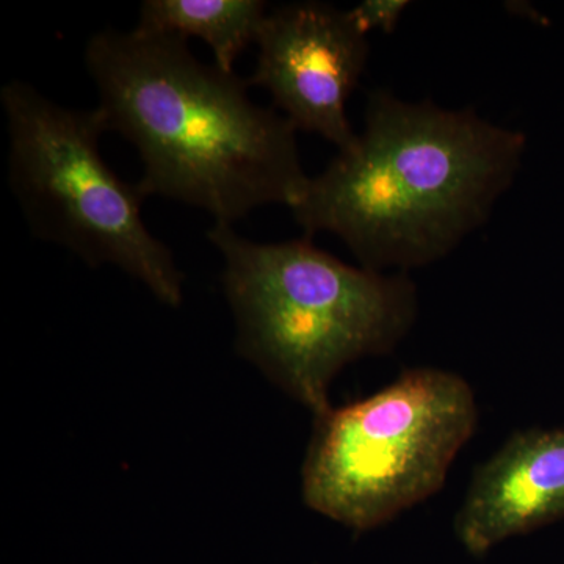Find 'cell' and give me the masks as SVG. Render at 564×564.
Wrapping results in <instances>:
<instances>
[{
  "label": "cell",
  "instance_id": "9c48e42d",
  "mask_svg": "<svg viewBox=\"0 0 564 564\" xmlns=\"http://www.w3.org/2000/svg\"><path fill=\"white\" fill-rule=\"evenodd\" d=\"M408 6L406 0H366L348 13L366 35L373 31L392 33Z\"/></svg>",
  "mask_w": 564,
  "mask_h": 564
},
{
  "label": "cell",
  "instance_id": "3957f363",
  "mask_svg": "<svg viewBox=\"0 0 564 564\" xmlns=\"http://www.w3.org/2000/svg\"><path fill=\"white\" fill-rule=\"evenodd\" d=\"M207 239L225 259L226 296L240 348L314 415L348 364L389 355L413 329L417 288L408 273L351 267L307 237L258 243L215 223Z\"/></svg>",
  "mask_w": 564,
  "mask_h": 564
},
{
  "label": "cell",
  "instance_id": "6da1fadb",
  "mask_svg": "<svg viewBox=\"0 0 564 564\" xmlns=\"http://www.w3.org/2000/svg\"><path fill=\"white\" fill-rule=\"evenodd\" d=\"M525 147L524 133L474 109L372 91L362 133L307 180L293 218L307 239L339 237L364 269L408 273L451 254L488 221Z\"/></svg>",
  "mask_w": 564,
  "mask_h": 564
},
{
  "label": "cell",
  "instance_id": "7a4b0ae2",
  "mask_svg": "<svg viewBox=\"0 0 564 564\" xmlns=\"http://www.w3.org/2000/svg\"><path fill=\"white\" fill-rule=\"evenodd\" d=\"M85 65L107 132L131 141L144 196H165L234 225L299 202L307 180L296 129L251 101L248 80L193 57L187 40L133 29L93 35Z\"/></svg>",
  "mask_w": 564,
  "mask_h": 564
},
{
  "label": "cell",
  "instance_id": "8992f818",
  "mask_svg": "<svg viewBox=\"0 0 564 564\" xmlns=\"http://www.w3.org/2000/svg\"><path fill=\"white\" fill-rule=\"evenodd\" d=\"M250 85L265 88L296 131L317 133L347 150L358 133L347 117V101L358 87L369 40L348 10L322 2L278 7L259 29Z\"/></svg>",
  "mask_w": 564,
  "mask_h": 564
},
{
  "label": "cell",
  "instance_id": "5b68a950",
  "mask_svg": "<svg viewBox=\"0 0 564 564\" xmlns=\"http://www.w3.org/2000/svg\"><path fill=\"white\" fill-rule=\"evenodd\" d=\"M0 104L9 184L33 236L90 267H120L162 303L180 306L184 276L172 250L144 225L147 196L104 161L101 111L68 109L21 80L3 85Z\"/></svg>",
  "mask_w": 564,
  "mask_h": 564
},
{
  "label": "cell",
  "instance_id": "ba28073f",
  "mask_svg": "<svg viewBox=\"0 0 564 564\" xmlns=\"http://www.w3.org/2000/svg\"><path fill=\"white\" fill-rule=\"evenodd\" d=\"M261 0H147L141 3L137 29L161 35L203 40L214 54V65L234 73L237 58L265 20Z\"/></svg>",
  "mask_w": 564,
  "mask_h": 564
},
{
  "label": "cell",
  "instance_id": "277c9868",
  "mask_svg": "<svg viewBox=\"0 0 564 564\" xmlns=\"http://www.w3.org/2000/svg\"><path fill=\"white\" fill-rule=\"evenodd\" d=\"M477 423V399L462 375L403 370L367 399L315 415L304 502L355 532L389 524L443 489Z\"/></svg>",
  "mask_w": 564,
  "mask_h": 564
},
{
  "label": "cell",
  "instance_id": "52a82bcc",
  "mask_svg": "<svg viewBox=\"0 0 564 564\" xmlns=\"http://www.w3.org/2000/svg\"><path fill=\"white\" fill-rule=\"evenodd\" d=\"M564 519V429H527L477 466L454 519L467 554Z\"/></svg>",
  "mask_w": 564,
  "mask_h": 564
}]
</instances>
